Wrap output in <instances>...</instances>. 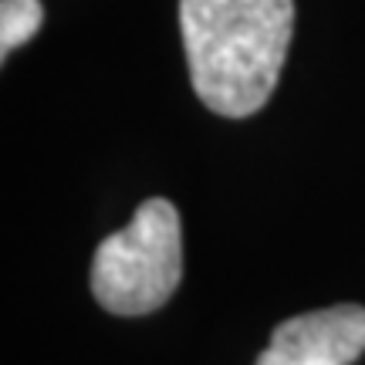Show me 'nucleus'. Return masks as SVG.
<instances>
[{
    "mask_svg": "<svg viewBox=\"0 0 365 365\" xmlns=\"http://www.w3.org/2000/svg\"><path fill=\"white\" fill-rule=\"evenodd\" d=\"M44 24L41 0H4L0 4V54L7 58L14 48H21L34 38Z\"/></svg>",
    "mask_w": 365,
    "mask_h": 365,
    "instance_id": "nucleus-4",
    "label": "nucleus"
},
{
    "mask_svg": "<svg viewBox=\"0 0 365 365\" xmlns=\"http://www.w3.org/2000/svg\"><path fill=\"white\" fill-rule=\"evenodd\" d=\"M362 355L365 308L331 304L281 322L254 365H352Z\"/></svg>",
    "mask_w": 365,
    "mask_h": 365,
    "instance_id": "nucleus-3",
    "label": "nucleus"
},
{
    "mask_svg": "<svg viewBox=\"0 0 365 365\" xmlns=\"http://www.w3.org/2000/svg\"><path fill=\"white\" fill-rule=\"evenodd\" d=\"M294 0H180V34L196 98L210 112L247 118L281 78Z\"/></svg>",
    "mask_w": 365,
    "mask_h": 365,
    "instance_id": "nucleus-1",
    "label": "nucleus"
},
{
    "mask_svg": "<svg viewBox=\"0 0 365 365\" xmlns=\"http://www.w3.org/2000/svg\"><path fill=\"white\" fill-rule=\"evenodd\" d=\"M182 281L180 210L153 196L129 227L108 234L91 261V294L105 312L135 318L163 308Z\"/></svg>",
    "mask_w": 365,
    "mask_h": 365,
    "instance_id": "nucleus-2",
    "label": "nucleus"
}]
</instances>
